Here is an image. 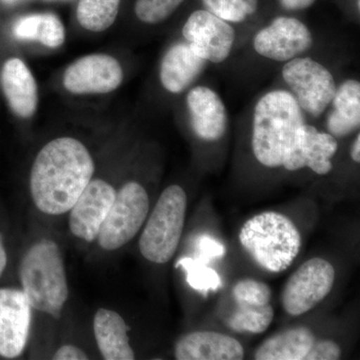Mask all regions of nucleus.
Returning a JSON list of instances; mask_svg holds the SVG:
<instances>
[{
	"mask_svg": "<svg viewBox=\"0 0 360 360\" xmlns=\"http://www.w3.org/2000/svg\"><path fill=\"white\" fill-rule=\"evenodd\" d=\"M123 82L120 61L108 54H89L78 58L66 68L63 86L77 96L103 94L113 91Z\"/></svg>",
	"mask_w": 360,
	"mask_h": 360,
	"instance_id": "nucleus-11",
	"label": "nucleus"
},
{
	"mask_svg": "<svg viewBox=\"0 0 360 360\" xmlns=\"http://www.w3.org/2000/svg\"><path fill=\"white\" fill-rule=\"evenodd\" d=\"M236 310L229 321V328L236 333L260 335L269 329L274 321L271 305H236Z\"/></svg>",
	"mask_w": 360,
	"mask_h": 360,
	"instance_id": "nucleus-24",
	"label": "nucleus"
},
{
	"mask_svg": "<svg viewBox=\"0 0 360 360\" xmlns=\"http://www.w3.org/2000/svg\"><path fill=\"white\" fill-rule=\"evenodd\" d=\"M314 37L309 28L295 18L279 16L260 30L253 39V47L260 56L288 63L309 51Z\"/></svg>",
	"mask_w": 360,
	"mask_h": 360,
	"instance_id": "nucleus-10",
	"label": "nucleus"
},
{
	"mask_svg": "<svg viewBox=\"0 0 360 360\" xmlns=\"http://www.w3.org/2000/svg\"><path fill=\"white\" fill-rule=\"evenodd\" d=\"M32 305L22 290L0 288V356L15 359L27 345Z\"/></svg>",
	"mask_w": 360,
	"mask_h": 360,
	"instance_id": "nucleus-13",
	"label": "nucleus"
},
{
	"mask_svg": "<svg viewBox=\"0 0 360 360\" xmlns=\"http://www.w3.org/2000/svg\"><path fill=\"white\" fill-rule=\"evenodd\" d=\"M239 243L258 266L272 274L288 269L302 248V234L290 219L281 212L255 215L239 231Z\"/></svg>",
	"mask_w": 360,
	"mask_h": 360,
	"instance_id": "nucleus-4",
	"label": "nucleus"
},
{
	"mask_svg": "<svg viewBox=\"0 0 360 360\" xmlns=\"http://www.w3.org/2000/svg\"><path fill=\"white\" fill-rule=\"evenodd\" d=\"M338 150V142L335 136L304 123L298 129L295 148L283 168L288 172L309 168L314 174L326 175L333 170L331 160Z\"/></svg>",
	"mask_w": 360,
	"mask_h": 360,
	"instance_id": "nucleus-14",
	"label": "nucleus"
},
{
	"mask_svg": "<svg viewBox=\"0 0 360 360\" xmlns=\"http://www.w3.org/2000/svg\"><path fill=\"white\" fill-rule=\"evenodd\" d=\"M23 293L33 309L58 319L68 298V283L60 248L40 239L23 255L20 266Z\"/></svg>",
	"mask_w": 360,
	"mask_h": 360,
	"instance_id": "nucleus-3",
	"label": "nucleus"
},
{
	"mask_svg": "<svg viewBox=\"0 0 360 360\" xmlns=\"http://www.w3.org/2000/svg\"><path fill=\"white\" fill-rule=\"evenodd\" d=\"M149 206L146 188L139 182H127L116 191L115 201L96 238L99 246L113 251L127 245L143 226Z\"/></svg>",
	"mask_w": 360,
	"mask_h": 360,
	"instance_id": "nucleus-6",
	"label": "nucleus"
},
{
	"mask_svg": "<svg viewBox=\"0 0 360 360\" xmlns=\"http://www.w3.org/2000/svg\"><path fill=\"white\" fill-rule=\"evenodd\" d=\"M304 112L286 90H272L258 99L253 111V155L265 167H283L295 148Z\"/></svg>",
	"mask_w": 360,
	"mask_h": 360,
	"instance_id": "nucleus-2",
	"label": "nucleus"
},
{
	"mask_svg": "<svg viewBox=\"0 0 360 360\" xmlns=\"http://www.w3.org/2000/svg\"><path fill=\"white\" fill-rule=\"evenodd\" d=\"M182 35L200 58L217 65L229 58L236 39L231 23L205 9L189 15L182 28Z\"/></svg>",
	"mask_w": 360,
	"mask_h": 360,
	"instance_id": "nucleus-9",
	"label": "nucleus"
},
{
	"mask_svg": "<svg viewBox=\"0 0 360 360\" xmlns=\"http://www.w3.org/2000/svg\"><path fill=\"white\" fill-rule=\"evenodd\" d=\"M122 0H79L77 9L78 23L84 30L103 32L115 23Z\"/></svg>",
	"mask_w": 360,
	"mask_h": 360,
	"instance_id": "nucleus-23",
	"label": "nucleus"
},
{
	"mask_svg": "<svg viewBox=\"0 0 360 360\" xmlns=\"http://www.w3.org/2000/svg\"><path fill=\"white\" fill-rule=\"evenodd\" d=\"M201 250L205 252L210 253L212 257H217V255H221L222 250L219 245V243H214L210 238H203L202 243H201Z\"/></svg>",
	"mask_w": 360,
	"mask_h": 360,
	"instance_id": "nucleus-31",
	"label": "nucleus"
},
{
	"mask_svg": "<svg viewBox=\"0 0 360 360\" xmlns=\"http://www.w3.org/2000/svg\"><path fill=\"white\" fill-rule=\"evenodd\" d=\"M89 359V355L85 354L84 350L72 345H66L59 347L52 357V359L54 360H85Z\"/></svg>",
	"mask_w": 360,
	"mask_h": 360,
	"instance_id": "nucleus-29",
	"label": "nucleus"
},
{
	"mask_svg": "<svg viewBox=\"0 0 360 360\" xmlns=\"http://www.w3.org/2000/svg\"><path fill=\"white\" fill-rule=\"evenodd\" d=\"M335 281L333 265L314 257L300 265L284 286L281 302L286 314L300 316L326 298Z\"/></svg>",
	"mask_w": 360,
	"mask_h": 360,
	"instance_id": "nucleus-8",
	"label": "nucleus"
},
{
	"mask_svg": "<svg viewBox=\"0 0 360 360\" xmlns=\"http://www.w3.org/2000/svg\"><path fill=\"white\" fill-rule=\"evenodd\" d=\"M96 165L82 142L59 137L45 144L33 161L30 193L40 212H70L94 176Z\"/></svg>",
	"mask_w": 360,
	"mask_h": 360,
	"instance_id": "nucleus-1",
	"label": "nucleus"
},
{
	"mask_svg": "<svg viewBox=\"0 0 360 360\" xmlns=\"http://www.w3.org/2000/svg\"><path fill=\"white\" fill-rule=\"evenodd\" d=\"M206 61L193 51L188 44H175L161 61V84L170 94H179L188 89L205 70Z\"/></svg>",
	"mask_w": 360,
	"mask_h": 360,
	"instance_id": "nucleus-18",
	"label": "nucleus"
},
{
	"mask_svg": "<svg viewBox=\"0 0 360 360\" xmlns=\"http://www.w3.org/2000/svg\"><path fill=\"white\" fill-rule=\"evenodd\" d=\"M1 85L9 108L14 115L30 118L37 111L39 89L32 71L20 58L6 61L1 72Z\"/></svg>",
	"mask_w": 360,
	"mask_h": 360,
	"instance_id": "nucleus-17",
	"label": "nucleus"
},
{
	"mask_svg": "<svg viewBox=\"0 0 360 360\" xmlns=\"http://www.w3.org/2000/svg\"><path fill=\"white\" fill-rule=\"evenodd\" d=\"M341 354V348L335 341L316 340L307 354V360H338Z\"/></svg>",
	"mask_w": 360,
	"mask_h": 360,
	"instance_id": "nucleus-28",
	"label": "nucleus"
},
{
	"mask_svg": "<svg viewBox=\"0 0 360 360\" xmlns=\"http://www.w3.org/2000/svg\"><path fill=\"white\" fill-rule=\"evenodd\" d=\"M330 111L326 120L328 134L335 139H343L359 129L360 84L359 80L347 79L336 89L329 104Z\"/></svg>",
	"mask_w": 360,
	"mask_h": 360,
	"instance_id": "nucleus-20",
	"label": "nucleus"
},
{
	"mask_svg": "<svg viewBox=\"0 0 360 360\" xmlns=\"http://www.w3.org/2000/svg\"><path fill=\"white\" fill-rule=\"evenodd\" d=\"M174 356L179 360H241L245 359V348L224 333L194 331L177 340Z\"/></svg>",
	"mask_w": 360,
	"mask_h": 360,
	"instance_id": "nucleus-16",
	"label": "nucleus"
},
{
	"mask_svg": "<svg viewBox=\"0 0 360 360\" xmlns=\"http://www.w3.org/2000/svg\"><path fill=\"white\" fill-rule=\"evenodd\" d=\"M205 11L229 23H240L257 13L258 0H201Z\"/></svg>",
	"mask_w": 360,
	"mask_h": 360,
	"instance_id": "nucleus-25",
	"label": "nucleus"
},
{
	"mask_svg": "<svg viewBox=\"0 0 360 360\" xmlns=\"http://www.w3.org/2000/svg\"><path fill=\"white\" fill-rule=\"evenodd\" d=\"M7 264V255L6 248L4 245V239L0 236V276L4 274V269H6Z\"/></svg>",
	"mask_w": 360,
	"mask_h": 360,
	"instance_id": "nucleus-33",
	"label": "nucleus"
},
{
	"mask_svg": "<svg viewBox=\"0 0 360 360\" xmlns=\"http://www.w3.org/2000/svg\"><path fill=\"white\" fill-rule=\"evenodd\" d=\"M115 195V187L105 180H90L68 212L71 233L86 243L96 240Z\"/></svg>",
	"mask_w": 360,
	"mask_h": 360,
	"instance_id": "nucleus-12",
	"label": "nucleus"
},
{
	"mask_svg": "<svg viewBox=\"0 0 360 360\" xmlns=\"http://www.w3.org/2000/svg\"><path fill=\"white\" fill-rule=\"evenodd\" d=\"M316 341L309 328L298 326L270 336L255 350L257 360H307Z\"/></svg>",
	"mask_w": 360,
	"mask_h": 360,
	"instance_id": "nucleus-21",
	"label": "nucleus"
},
{
	"mask_svg": "<svg viewBox=\"0 0 360 360\" xmlns=\"http://www.w3.org/2000/svg\"><path fill=\"white\" fill-rule=\"evenodd\" d=\"M350 155L354 162H360V134L359 132L355 137L354 143H352V149H350Z\"/></svg>",
	"mask_w": 360,
	"mask_h": 360,
	"instance_id": "nucleus-32",
	"label": "nucleus"
},
{
	"mask_svg": "<svg viewBox=\"0 0 360 360\" xmlns=\"http://www.w3.org/2000/svg\"><path fill=\"white\" fill-rule=\"evenodd\" d=\"M13 33L18 39L37 41L49 49H58L65 41L63 21L51 13L23 16L14 25Z\"/></svg>",
	"mask_w": 360,
	"mask_h": 360,
	"instance_id": "nucleus-22",
	"label": "nucleus"
},
{
	"mask_svg": "<svg viewBox=\"0 0 360 360\" xmlns=\"http://www.w3.org/2000/svg\"><path fill=\"white\" fill-rule=\"evenodd\" d=\"M186 210L187 196L181 186L174 184L162 191L139 238L142 257L156 264H167L174 257L186 224Z\"/></svg>",
	"mask_w": 360,
	"mask_h": 360,
	"instance_id": "nucleus-5",
	"label": "nucleus"
},
{
	"mask_svg": "<svg viewBox=\"0 0 360 360\" xmlns=\"http://www.w3.org/2000/svg\"><path fill=\"white\" fill-rule=\"evenodd\" d=\"M97 347L106 360H132L135 354L130 345L129 326L115 310H97L94 319Z\"/></svg>",
	"mask_w": 360,
	"mask_h": 360,
	"instance_id": "nucleus-19",
	"label": "nucleus"
},
{
	"mask_svg": "<svg viewBox=\"0 0 360 360\" xmlns=\"http://www.w3.org/2000/svg\"><path fill=\"white\" fill-rule=\"evenodd\" d=\"M316 0H279L281 6L286 11H297L309 8Z\"/></svg>",
	"mask_w": 360,
	"mask_h": 360,
	"instance_id": "nucleus-30",
	"label": "nucleus"
},
{
	"mask_svg": "<svg viewBox=\"0 0 360 360\" xmlns=\"http://www.w3.org/2000/svg\"><path fill=\"white\" fill-rule=\"evenodd\" d=\"M184 0H136L134 11L137 18L146 25H158L167 20Z\"/></svg>",
	"mask_w": 360,
	"mask_h": 360,
	"instance_id": "nucleus-26",
	"label": "nucleus"
},
{
	"mask_svg": "<svg viewBox=\"0 0 360 360\" xmlns=\"http://www.w3.org/2000/svg\"><path fill=\"white\" fill-rule=\"evenodd\" d=\"M281 75L303 112L317 118L328 110L338 85L326 66L314 59L298 56L285 63Z\"/></svg>",
	"mask_w": 360,
	"mask_h": 360,
	"instance_id": "nucleus-7",
	"label": "nucleus"
},
{
	"mask_svg": "<svg viewBox=\"0 0 360 360\" xmlns=\"http://www.w3.org/2000/svg\"><path fill=\"white\" fill-rule=\"evenodd\" d=\"M232 295L236 305H266L271 300V290L262 281L245 278L236 283Z\"/></svg>",
	"mask_w": 360,
	"mask_h": 360,
	"instance_id": "nucleus-27",
	"label": "nucleus"
},
{
	"mask_svg": "<svg viewBox=\"0 0 360 360\" xmlns=\"http://www.w3.org/2000/svg\"><path fill=\"white\" fill-rule=\"evenodd\" d=\"M186 106L191 127L201 141H219L226 134L229 115L214 90L203 85L193 87L187 94Z\"/></svg>",
	"mask_w": 360,
	"mask_h": 360,
	"instance_id": "nucleus-15",
	"label": "nucleus"
}]
</instances>
